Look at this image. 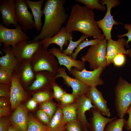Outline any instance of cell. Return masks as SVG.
Here are the masks:
<instances>
[{
	"label": "cell",
	"instance_id": "cell-1",
	"mask_svg": "<svg viewBox=\"0 0 131 131\" xmlns=\"http://www.w3.org/2000/svg\"><path fill=\"white\" fill-rule=\"evenodd\" d=\"M94 17L93 10L85 5L74 4L65 26L66 30L69 33L77 31L88 37L102 40L105 36L98 27Z\"/></svg>",
	"mask_w": 131,
	"mask_h": 131
},
{
	"label": "cell",
	"instance_id": "cell-2",
	"mask_svg": "<svg viewBox=\"0 0 131 131\" xmlns=\"http://www.w3.org/2000/svg\"><path fill=\"white\" fill-rule=\"evenodd\" d=\"M65 0H47L42 10L44 22L39 34L29 43L51 38L60 30L67 19Z\"/></svg>",
	"mask_w": 131,
	"mask_h": 131
},
{
	"label": "cell",
	"instance_id": "cell-3",
	"mask_svg": "<svg viewBox=\"0 0 131 131\" xmlns=\"http://www.w3.org/2000/svg\"><path fill=\"white\" fill-rule=\"evenodd\" d=\"M34 73L43 71L57 74L59 68L58 61L55 56L41 45L34 54L30 61Z\"/></svg>",
	"mask_w": 131,
	"mask_h": 131
},
{
	"label": "cell",
	"instance_id": "cell-4",
	"mask_svg": "<svg viewBox=\"0 0 131 131\" xmlns=\"http://www.w3.org/2000/svg\"><path fill=\"white\" fill-rule=\"evenodd\" d=\"M115 104L117 116L123 118L131 105V84L121 77L115 87Z\"/></svg>",
	"mask_w": 131,
	"mask_h": 131
},
{
	"label": "cell",
	"instance_id": "cell-5",
	"mask_svg": "<svg viewBox=\"0 0 131 131\" xmlns=\"http://www.w3.org/2000/svg\"><path fill=\"white\" fill-rule=\"evenodd\" d=\"M107 40L104 39L98 44L90 46L86 53L81 58L84 62H88L90 68L93 70L106 66Z\"/></svg>",
	"mask_w": 131,
	"mask_h": 131
},
{
	"label": "cell",
	"instance_id": "cell-6",
	"mask_svg": "<svg viewBox=\"0 0 131 131\" xmlns=\"http://www.w3.org/2000/svg\"><path fill=\"white\" fill-rule=\"evenodd\" d=\"M99 2L103 5H106L107 11L103 18L97 21V23L98 27L102 31L105 39L108 41L111 39V33L113 26L122 24L115 20L111 14L112 8L118 6L120 3L118 0H102Z\"/></svg>",
	"mask_w": 131,
	"mask_h": 131
},
{
	"label": "cell",
	"instance_id": "cell-7",
	"mask_svg": "<svg viewBox=\"0 0 131 131\" xmlns=\"http://www.w3.org/2000/svg\"><path fill=\"white\" fill-rule=\"evenodd\" d=\"M3 25L0 24V42L3 43L4 46L13 47L20 41L29 39L20 25L15 28L9 29Z\"/></svg>",
	"mask_w": 131,
	"mask_h": 131
},
{
	"label": "cell",
	"instance_id": "cell-8",
	"mask_svg": "<svg viewBox=\"0 0 131 131\" xmlns=\"http://www.w3.org/2000/svg\"><path fill=\"white\" fill-rule=\"evenodd\" d=\"M104 69L100 67L90 71L86 70L85 68L80 71L74 67L70 74L75 78L78 79L85 85L89 87H96L104 83L103 80L100 77Z\"/></svg>",
	"mask_w": 131,
	"mask_h": 131
},
{
	"label": "cell",
	"instance_id": "cell-9",
	"mask_svg": "<svg viewBox=\"0 0 131 131\" xmlns=\"http://www.w3.org/2000/svg\"><path fill=\"white\" fill-rule=\"evenodd\" d=\"M40 41L29 43L28 40L20 41L11 47L18 62L31 61L34 54L41 45Z\"/></svg>",
	"mask_w": 131,
	"mask_h": 131
},
{
	"label": "cell",
	"instance_id": "cell-10",
	"mask_svg": "<svg viewBox=\"0 0 131 131\" xmlns=\"http://www.w3.org/2000/svg\"><path fill=\"white\" fill-rule=\"evenodd\" d=\"M16 17L18 23L25 33L35 28L32 14L25 0H15Z\"/></svg>",
	"mask_w": 131,
	"mask_h": 131
},
{
	"label": "cell",
	"instance_id": "cell-11",
	"mask_svg": "<svg viewBox=\"0 0 131 131\" xmlns=\"http://www.w3.org/2000/svg\"><path fill=\"white\" fill-rule=\"evenodd\" d=\"M0 12L3 25L9 28L12 25L16 27L18 25L16 15L15 0H0Z\"/></svg>",
	"mask_w": 131,
	"mask_h": 131
},
{
	"label": "cell",
	"instance_id": "cell-12",
	"mask_svg": "<svg viewBox=\"0 0 131 131\" xmlns=\"http://www.w3.org/2000/svg\"><path fill=\"white\" fill-rule=\"evenodd\" d=\"M28 97V94L25 90L14 71L11 85L9 99L11 109H15Z\"/></svg>",
	"mask_w": 131,
	"mask_h": 131
},
{
	"label": "cell",
	"instance_id": "cell-13",
	"mask_svg": "<svg viewBox=\"0 0 131 131\" xmlns=\"http://www.w3.org/2000/svg\"><path fill=\"white\" fill-rule=\"evenodd\" d=\"M59 77L62 78L66 84L72 88V94L75 99L81 95L86 94L89 90L90 87L85 85L78 79L73 78L68 75L65 67H59L56 77L57 78Z\"/></svg>",
	"mask_w": 131,
	"mask_h": 131
},
{
	"label": "cell",
	"instance_id": "cell-14",
	"mask_svg": "<svg viewBox=\"0 0 131 131\" xmlns=\"http://www.w3.org/2000/svg\"><path fill=\"white\" fill-rule=\"evenodd\" d=\"M107 42L106 60V66L113 63L114 57L118 54L122 53L128 55V51L125 48L126 40L123 37H119L116 41L111 39Z\"/></svg>",
	"mask_w": 131,
	"mask_h": 131
},
{
	"label": "cell",
	"instance_id": "cell-15",
	"mask_svg": "<svg viewBox=\"0 0 131 131\" xmlns=\"http://www.w3.org/2000/svg\"><path fill=\"white\" fill-rule=\"evenodd\" d=\"M49 51L57 57L60 66L63 65L67 68L70 74L73 67L80 71L85 68L84 62L73 59L70 56L63 53L58 48L53 47Z\"/></svg>",
	"mask_w": 131,
	"mask_h": 131
},
{
	"label": "cell",
	"instance_id": "cell-16",
	"mask_svg": "<svg viewBox=\"0 0 131 131\" xmlns=\"http://www.w3.org/2000/svg\"><path fill=\"white\" fill-rule=\"evenodd\" d=\"M86 95L96 109L103 115L110 117L111 114L107 107V101L103 97L101 92L98 90L96 87H90Z\"/></svg>",
	"mask_w": 131,
	"mask_h": 131
},
{
	"label": "cell",
	"instance_id": "cell-17",
	"mask_svg": "<svg viewBox=\"0 0 131 131\" xmlns=\"http://www.w3.org/2000/svg\"><path fill=\"white\" fill-rule=\"evenodd\" d=\"M73 38L72 33H69L66 30L65 26L62 27L59 31L52 37L43 40L41 41L42 47L47 49L51 44H56L60 47L62 51L64 46H66L69 45L70 39Z\"/></svg>",
	"mask_w": 131,
	"mask_h": 131
},
{
	"label": "cell",
	"instance_id": "cell-18",
	"mask_svg": "<svg viewBox=\"0 0 131 131\" xmlns=\"http://www.w3.org/2000/svg\"><path fill=\"white\" fill-rule=\"evenodd\" d=\"M30 61L18 62L14 70L22 86L33 83L35 79V74L31 67Z\"/></svg>",
	"mask_w": 131,
	"mask_h": 131
},
{
	"label": "cell",
	"instance_id": "cell-19",
	"mask_svg": "<svg viewBox=\"0 0 131 131\" xmlns=\"http://www.w3.org/2000/svg\"><path fill=\"white\" fill-rule=\"evenodd\" d=\"M35 79L28 88L30 91H35L40 90L47 84L52 85L57 78V74L46 71L34 73Z\"/></svg>",
	"mask_w": 131,
	"mask_h": 131
},
{
	"label": "cell",
	"instance_id": "cell-20",
	"mask_svg": "<svg viewBox=\"0 0 131 131\" xmlns=\"http://www.w3.org/2000/svg\"><path fill=\"white\" fill-rule=\"evenodd\" d=\"M76 102L77 105V116L78 119L82 123L83 127L88 128L90 125L86 119L85 113L91 109H96L95 106L92 105L90 100L86 95H83L77 98Z\"/></svg>",
	"mask_w": 131,
	"mask_h": 131
},
{
	"label": "cell",
	"instance_id": "cell-21",
	"mask_svg": "<svg viewBox=\"0 0 131 131\" xmlns=\"http://www.w3.org/2000/svg\"><path fill=\"white\" fill-rule=\"evenodd\" d=\"M1 50L5 55L0 57V68L14 70L18 61L15 56L11 47L4 46Z\"/></svg>",
	"mask_w": 131,
	"mask_h": 131
},
{
	"label": "cell",
	"instance_id": "cell-22",
	"mask_svg": "<svg viewBox=\"0 0 131 131\" xmlns=\"http://www.w3.org/2000/svg\"><path fill=\"white\" fill-rule=\"evenodd\" d=\"M28 117L25 107L19 105L15 109L11 117V122L20 128L23 131L27 129Z\"/></svg>",
	"mask_w": 131,
	"mask_h": 131
},
{
	"label": "cell",
	"instance_id": "cell-23",
	"mask_svg": "<svg viewBox=\"0 0 131 131\" xmlns=\"http://www.w3.org/2000/svg\"><path fill=\"white\" fill-rule=\"evenodd\" d=\"M92 117L91 119L92 131H104L107 125L117 119L116 117L111 118L106 117L96 109L92 108Z\"/></svg>",
	"mask_w": 131,
	"mask_h": 131
},
{
	"label": "cell",
	"instance_id": "cell-24",
	"mask_svg": "<svg viewBox=\"0 0 131 131\" xmlns=\"http://www.w3.org/2000/svg\"><path fill=\"white\" fill-rule=\"evenodd\" d=\"M25 1L31 10L34 18L35 28L38 31H41L42 27V16L43 14L41 8L44 0H40L37 1L29 0Z\"/></svg>",
	"mask_w": 131,
	"mask_h": 131
},
{
	"label": "cell",
	"instance_id": "cell-25",
	"mask_svg": "<svg viewBox=\"0 0 131 131\" xmlns=\"http://www.w3.org/2000/svg\"><path fill=\"white\" fill-rule=\"evenodd\" d=\"M66 124L64 119L62 110L58 108L47 126L50 131H61L66 128Z\"/></svg>",
	"mask_w": 131,
	"mask_h": 131
},
{
	"label": "cell",
	"instance_id": "cell-26",
	"mask_svg": "<svg viewBox=\"0 0 131 131\" xmlns=\"http://www.w3.org/2000/svg\"><path fill=\"white\" fill-rule=\"evenodd\" d=\"M62 109L64 121L66 124L70 122L77 121V105L76 102L64 106Z\"/></svg>",
	"mask_w": 131,
	"mask_h": 131
},
{
	"label": "cell",
	"instance_id": "cell-27",
	"mask_svg": "<svg viewBox=\"0 0 131 131\" xmlns=\"http://www.w3.org/2000/svg\"><path fill=\"white\" fill-rule=\"evenodd\" d=\"M26 131H50L47 126L42 124L33 116L28 117Z\"/></svg>",
	"mask_w": 131,
	"mask_h": 131
},
{
	"label": "cell",
	"instance_id": "cell-28",
	"mask_svg": "<svg viewBox=\"0 0 131 131\" xmlns=\"http://www.w3.org/2000/svg\"><path fill=\"white\" fill-rule=\"evenodd\" d=\"M126 120L123 118L116 119L109 123L104 131H123Z\"/></svg>",
	"mask_w": 131,
	"mask_h": 131
},
{
	"label": "cell",
	"instance_id": "cell-29",
	"mask_svg": "<svg viewBox=\"0 0 131 131\" xmlns=\"http://www.w3.org/2000/svg\"><path fill=\"white\" fill-rule=\"evenodd\" d=\"M74 1L82 3L89 8L104 11L107 9L106 6L101 4L98 0H76Z\"/></svg>",
	"mask_w": 131,
	"mask_h": 131
},
{
	"label": "cell",
	"instance_id": "cell-30",
	"mask_svg": "<svg viewBox=\"0 0 131 131\" xmlns=\"http://www.w3.org/2000/svg\"><path fill=\"white\" fill-rule=\"evenodd\" d=\"M101 40L98 39L84 40L77 46L74 50V52L70 56L73 59L76 60L78 54L83 49L89 46L97 44Z\"/></svg>",
	"mask_w": 131,
	"mask_h": 131
},
{
	"label": "cell",
	"instance_id": "cell-31",
	"mask_svg": "<svg viewBox=\"0 0 131 131\" xmlns=\"http://www.w3.org/2000/svg\"><path fill=\"white\" fill-rule=\"evenodd\" d=\"M13 70L0 68V83L11 85Z\"/></svg>",
	"mask_w": 131,
	"mask_h": 131
},
{
	"label": "cell",
	"instance_id": "cell-32",
	"mask_svg": "<svg viewBox=\"0 0 131 131\" xmlns=\"http://www.w3.org/2000/svg\"><path fill=\"white\" fill-rule=\"evenodd\" d=\"M88 37L82 34L80 38L77 41H72L73 38H72L69 42V43L67 48L62 52L64 54L71 56L73 53V52L77 46L85 39Z\"/></svg>",
	"mask_w": 131,
	"mask_h": 131
},
{
	"label": "cell",
	"instance_id": "cell-33",
	"mask_svg": "<svg viewBox=\"0 0 131 131\" xmlns=\"http://www.w3.org/2000/svg\"><path fill=\"white\" fill-rule=\"evenodd\" d=\"M41 108L48 115L50 120L56 110L55 105L49 101L43 103L41 105Z\"/></svg>",
	"mask_w": 131,
	"mask_h": 131
},
{
	"label": "cell",
	"instance_id": "cell-34",
	"mask_svg": "<svg viewBox=\"0 0 131 131\" xmlns=\"http://www.w3.org/2000/svg\"><path fill=\"white\" fill-rule=\"evenodd\" d=\"M50 97V94L48 92L43 91L33 94V98L37 103H43L49 100Z\"/></svg>",
	"mask_w": 131,
	"mask_h": 131
},
{
	"label": "cell",
	"instance_id": "cell-35",
	"mask_svg": "<svg viewBox=\"0 0 131 131\" xmlns=\"http://www.w3.org/2000/svg\"><path fill=\"white\" fill-rule=\"evenodd\" d=\"M53 90V96L56 99L60 100L61 98L66 92L59 86L57 85L55 82L52 85Z\"/></svg>",
	"mask_w": 131,
	"mask_h": 131
},
{
	"label": "cell",
	"instance_id": "cell-36",
	"mask_svg": "<svg viewBox=\"0 0 131 131\" xmlns=\"http://www.w3.org/2000/svg\"><path fill=\"white\" fill-rule=\"evenodd\" d=\"M126 55L122 53L118 54L114 58L113 63L116 66L121 67L123 66L126 62Z\"/></svg>",
	"mask_w": 131,
	"mask_h": 131
},
{
	"label": "cell",
	"instance_id": "cell-37",
	"mask_svg": "<svg viewBox=\"0 0 131 131\" xmlns=\"http://www.w3.org/2000/svg\"><path fill=\"white\" fill-rule=\"evenodd\" d=\"M11 85L0 84V96L10 98Z\"/></svg>",
	"mask_w": 131,
	"mask_h": 131
},
{
	"label": "cell",
	"instance_id": "cell-38",
	"mask_svg": "<svg viewBox=\"0 0 131 131\" xmlns=\"http://www.w3.org/2000/svg\"><path fill=\"white\" fill-rule=\"evenodd\" d=\"M75 98L72 94L65 93L60 99L62 104L64 106L67 105L72 103Z\"/></svg>",
	"mask_w": 131,
	"mask_h": 131
},
{
	"label": "cell",
	"instance_id": "cell-39",
	"mask_svg": "<svg viewBox=\"0 0 131 131\" xmlns=\"http://www.w3.org/2000/svg\"><path fill=\"white\" fill-rule=\"evenodd\" d=\"M124 28L127 31V32L122 35L117 36L118 37H124L126 36L128 39L126 40L125 47L127 48L129 47L128 45L129 42L131 41V23L130 24H125L124 25Z\"/></svg>",
	"mask_w": 131,
	"mask_h": 131
},
{
	"label": "cell",
	"instance_id": "cell-40",
	"mask_svg": "<svg viewBox=\"0 0 131 131\" xmlns=\"http://www.w3.org/2000/svg\"><path fill=\"white\" fill-rule=\"evenodd\" d=\"M65 127L67 131H82L81 127L77 121L67 123Z\"/></svg>",
	"mask_w": 131,
	"mask_h": 131
},
{
	"label": "cell",
	"instance_id": "cell-41",
	"mask_svg": "<svg viewBox=\"0 0 131 131\" xmlns=\"http://www.w3.org/2000/svg\"><path fill=\"white\" fill-rule=\"evenodd\" d=\"M37 115L39 118L45 124L48 125L50 122V119L47 114L42 110H38Z\"/></svg>",
	"mask_w": 131,
	"mask_h": 131
},
{
	"label": "cell",
	"instance_id": "cell-42",
	"mask_svg": "<svg viewBox=\"0 0 131 131\" xmlns=\"http://www.w3.org/2000/svg\"><path fill=\"white\" fill-rule=\"evenodd\" d=\"M10 123L6 118L1 117L0 120V131H8Z\"/></svg>",
	"mask_w": 131,
	"mask_h": 131
},
{
	"label": "cell",
	"instance_id": "cell-43",
	"mask_svg": "<svg viewBox=\"0 0 131 131\" xmlns=\"http://www.w3.org/2000/svg\"><path fill=\"white\" fill-rule=\"evenodd\" d=\"M126 114L129 115V117L126 121L125 127L126 130L128 131L131 129V105L127 109Z\"/></svg>",
	"mask_w": 131,
	"mask_h": 131
},
{
	"label": "cell",
	"instance_id": "cell-44",
	"mask_svg": "<svg viewBox=\"0 0 131 131\" xmlns=\"http://www.w3.org/2000/svg\"><path fill=\"white\" fill-rule=\"evenodd\" d=\"M37 103L35 99L33 98L27 102L26 107L29 110L33 109L36 107Z\"/></svg>",
	"mask_w": 131,
	"mask_h": 131
},
{
	"label": "cell",
	"instance_id": "cell-45",
	"mask_svg": "<svg viewBox=\"0 0 131 131\" xmlns=\"http://www.w3.org/2000/svg\"><path fill=\"white\" fill-rule=\"evenodd\" d=\"M10 107L9 106L0 108V117L6 116L8 115L10 112Z\"/></svg>",
	"mask_w": 131,
	"mask_h": 131
},
{
	"label": "cell",
	"instance_id": "cell-46",
	"mask_svg": "<svg viewBox=\"0 0 131 131\" xmlns=\"http://www.w3.org/2000/svg\"><path fill=\"white\" fill-rule=\"evenodd\" d=\"M8 131H23L20 128L14 123H10Z\"/></svg>",
	"mask_w": 131,
	"mask_h": 131
},
{
	"label": "cell",
	"instance_id": "cell-47",
	"mask_svg": "<svg viewBox=\"0 0 131 131\" xmlns=\"http://www.w3.org/2000/svg\"><path fill=\"white\" fill-rule=\"evenodd\" d=\"M6 99L1 98L0 99V107H2L8 106L9 103Z\"/></svg>",
	"mask_w": 131,
	"mask_h": 131
},
{
	"label": "cell",
	"instance_id": "cell-48",
	"mask_svg": "<svg viewBox=\"0 0 131 131\" xmlns=\"http://www.w3.org/2000/svg\"><path fill=\"white\" fill-rule=\"evenodd\" d=\"M128 51V55L131 58V49H130L127 50Z\"/></svg>",
	"mask_w": 131,
	"mask_h": 131
},
{
	"label": "cell",
	"instance_id": "cell-49",
	"mask_svg": "<svg viewBox=\"0 0 131 131\" xmlns=\"http://www.w3.org/2000/svg\"><path fill=\"white\" fill-rule=\"evenodd\" d=\"M84 127V131H89L88 129L86 128L85 127Z\"/></svg>",
	"mask_w": 131,
	"mask_h": 131
},
{
	"label": "cell",
	"instance_id": "cell-50",
	"mask_svg": "<svg viewBox=\"0 0 131 131\" xmlns=\"http://www.w3.org/2000/svg\"><path fill=\"white\" fill-rule=\"evenodd\" d=\"M61 131H67V130L66 129V128H65L64 129H63Z\"/></svg>",
	"mask_w": 131,
	"mask_h": 131
},
{
	"label": "cell",
	"instance_id": "cell-51",
	"mask_svg": "<svg viewBox=\"0 0 131 131\" xmlns=\"http://www.w3.org/2000/svg\"><path fill=\"white\" fill-rule=\"evenodd\" d=\"M128 131H131V129Z\"/></svg>",
	"mask_w": 131,
	"mask_h": 131
}]
</instances>
